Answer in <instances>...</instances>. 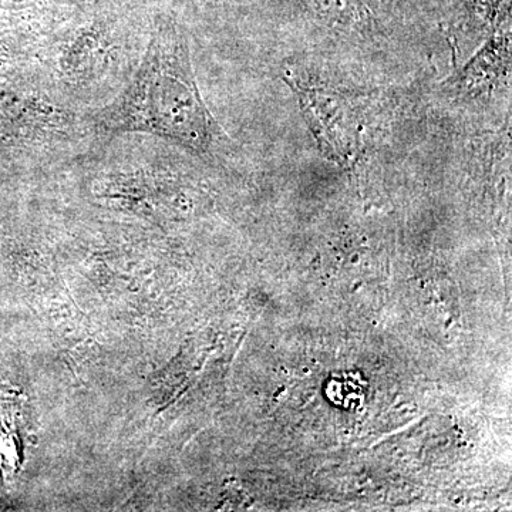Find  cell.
<instances>
[{
	"instance_id": "6da1fadb",
	"label": "cell",
	"mask_w": 512,
	"mask_h": 512,
	"mask_svg": "<svg viewBox=\"0 0 512 512\" xmlns=\"http://www.w3.org/2000/svg\"><path fill=\"white\" fill-rule=\"evenodd\" d=\"M107 133H144L207 154L227 140L192 70L190 46L174 28L154 33L133 79L97 114Z\"/></svg>"
},
{
	"instance_id": "7a4b0ae2",
	"label": "cell",
	"mask_w": 512,
	"mask_h": 512,
	"mask_svg": "<svg viewBox=\"0 0 512 512\" xmlns=\"http://www.w3.org/2000/svg\"><path fill=\"white\" fill-rule=\"evenodd\" d=\"M289 86L301 103L306 123L326 156L346 163L359 146V94Z\"/></svg>"
},
{
	"instance_id": "3957f363",
	"label": "cell",
	"mask_w": 512,
	"mask_h": 512,
	"mask_svg": "<svg viewBox=\"0 0 512 512\" xmlns=\"http://www.w3.org/2000/svg\"><path fill=\"white\" fill-rule=\"evenodd\" d=\"M313 8L323 18L339 26H357L366 20L362 0H311Z\"/></svg>"
}]
</instances>
